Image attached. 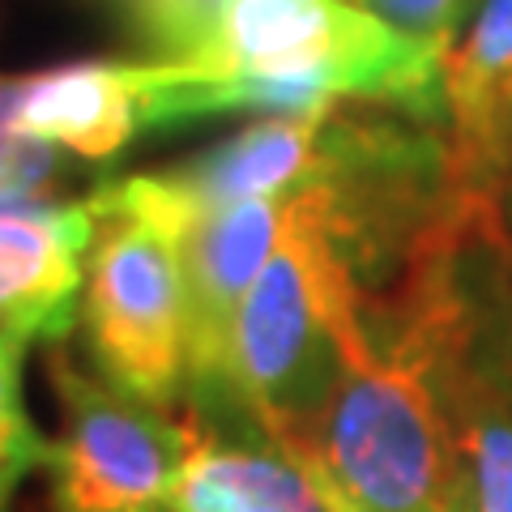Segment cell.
Listing matches in <instances>:
<instances>
[{"label":"cell","instance_id":"obj_1","mask_svg":"<svg viewBox=\"0 0 512 512\" xmlns=\"http://www.w3.org/2000/svg\"><path fill=\"white\" fill-rule=\"evenodd\" d=\"M448 52L406 39L355 0H227L184 60L128 64L141 128L222 111L320 116L363 103L444 124Z\"/></svg>","mask_w":512,"mask_h":512},{"label":"cell","instance_id":"obj_2","mask_svg":"<svg viewBox=\"0 0 512 512\" xmlns=\"http://www.w3.org/2000/svg\"><path fill=\"white\" fill-rule=\"evenodd\" d=\"M363 342L359 286L329 239L325 197L308 184L291 197L278 244L235 316L239 436H269L295 457Z\"/></svg>","mask_w":512,"mask_h":512},{"label":"cell","instance_id":"obj_3","mask_svg":"<svg viewBox=\"0 0 512 512\" xmlns=\"http://www.w3.org/2000/svg\"><path fill=\"white\" fill-rule=\"evenodd\" d=\"M295 457L338 512H478L466 436L440 380L372 342Z\"/></svg>","mask_w":512,"mask_h":512},{"label":"cell","instance_id":"obj_4","mask_svg":"<svg viewBox=\"0 0 512 512\" xmlns=\"http://www.w3.org/2000/svg\"><path fill=\"white\" fill-rule=\"evenodd\" d=\"M94 239L82 278L90 367L158 410H184V205L158 175L90 192Z\"/></svg>","mask_w":512,"mask_h":512},{"label":"cell","instance_id":"obj_5","mask_svg":"<svg viewBox=\"0 0 512 512\" xmlns=\"http://www.w3.org/2000/svg\"><path fill=\"white\" fill-rule=\"evenodd\" d=\"M47 376L60 397V440L47 461L52 512H180L192 448L184 414L116 389L64 342H52Z\"/></svg>","mask_w":512,"mask_h":512},{"label":"cell","instance_id":"obj_6","mask_svg":"<svg viewBox=\"0 0 512 512\" xmlns=\"http://www.w3.org/2000/svg\"><path fill=\"white\" fill-rule=\"evenodd\" d=\"M295 192L252 197L184 218V419L201 431L239 436L231 402V338L248 286L269 261Z\"/></svg>","mask_w":512,"mask_h":512},{"label":"cell","instance_id":"obj_7","mask_svg":"<svg viewBox=\"0 0 512 512\" xmlns=\"http://www.w3.org/2000/svg\"><path fill=\"white\" fill-rule=\"evenodd\" d=\"M90 239V197L0 201V325H22L43 342L69 338Z\"/></svg>","mask_w":512,"mask_h":512},{"label":"cell","instance_id":"obj_8","mask_svg":"<svg viewBox=\"0 0 512 512\" xmlns=\"http://www.w3.org/2000/svg\"><path fill=\"white\" fill-rule=\"evenodd\" d=\"M448 141L474 192L512 188V0H483L444 69Z\"/></svg>","mask_w":512,"mask_h":512},{"label":"cell","instance_id":"obj_9","mask_svg":"<svg viewBox=\"0 0 512 512\" xmlns=\"http://www.w3.org/2000/svg\"><path fill=\"white\" fill-rule=\"evenodd\" d=\"M338 111V107H333ZM269 116L167 171H154L184 214L222 210L252 197H282L316 184L329 154V116Z\"/></svg>","mask_w":512,"mask_h":512},{"label":"cell","instance_id":"obj_10","mask_svg":"<svg viewBox=\"0 0 512 512\" xmlns=\"http://www.w3.org/2000/svg\"><path fill=\"white\" fill-rule=\"evenodd\" d=\"M137 90L128 64L86 60L35 73L18 133H35L77 158H111L137 133Z\"/></svg>","mask_w":512,"mask_h":512},{"label":"cell","instance_id":"obj_11","mask_svg":"<svg viewBox=\"0 0 512 512\" xmlns=\"http://www.w3.org/2000/svg\"><path fill=\"white\" fill-rule=\"evenodd\" d=\"M466 436L474 508L512 512V397L474 367H431Z\"/></svg>","mask_w":512,"mask_h":512},{"label":"cell","instance_id":"obj_12","mask_svg":"<svg viewBox=\"0 0 512 512\" xmlns=\"http://www.w3.org/2000/svg\"><path fill=\"white\" fill-rule=\"evenodd\" d=\"M30 342H35V333H26L22 325H0V512H13V495H18L22 478L47 470V461H52V440L35 427L26 410L22 363Z\"/></svg>","mask_w":512,"mask_h":512},{"label":"cell","instance_id":"obj_13","mask_svg":"<svg viewBox=\"0 0 512 512\" xmlns=\"http://www.w3.org/2000/svg\"><path fill=\"white\" fill-rule=\"evenodd\" d=\"M227 0H124L137 43L150 60H184L210 35L214 18Z\"/></svg>","mask_w":512,"mask_h":512},{"label":"cell","instance_id":"obj_14","mask_svg":"<svg viewBox=\"0 0 512 512\" xmlns=\"http://www.w3.org/2000/svg\"><path fill=\"white\" fill-rule=\"evenodd\" d=\"M355 5L380 18L384 26L402 30L406 39L440 47V52L453 56L461 30L474 22L483 0H355Z\"/></svg>","mask_w":512,"mask_h":512},{"label":"cell","instance_id":"obj_15","mask_svg":"<svg viewBox=\"0 0 512 512\" xmlns=\"http://www.w3.org/2000/svg\"><path fill=\"white\" fill-rule=\"evenodd\" d=\"M73 171L69 150L35 133H0V201L47 197Z\"/></svg>","mask_w":512,"mask_h":512},{"label":"cell","instance_id":"obj_16","mask_svg":"<svg viewBox=\"0 0 512 512\" xmlns=\"http://www.w3.org/2000/svg\"><path fill=\"white\" fill-rule=\"evenodd\" d=\"M30 77H0V133H18Z\"/></svg>","mask_w":512,"mask_h":512},{"label":"cell","instance_id":"obj_17","mask_svg":"<svg viewBox=\"0 0 512 512\" xmlns=\"http://www.w3.org/2000/svg\"><path fill=\"white\" fill-rule=\"evenodd\" d=\"M508 222H512V188H508Z\"/></svg>","mask_w":512,"mask_h":512}]
</instances>
